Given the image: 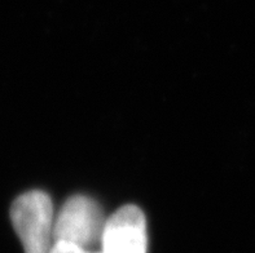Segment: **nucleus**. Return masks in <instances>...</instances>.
<instances>
[{
  "label": "nucleus",
  "mask_w": 255,
  "mask_h": 253,
  "mask_svg": "<svg viewBox=\"0 0 255 253\" xmlns=\"http://www.w3.org/2000/svg\"><path fill=\"white\" fill-rule=\"evenodd\" d=\"M107 220L94 199L71 196L55 220V242H66L88 250L101 242Z\"/></svg>",
  "instance_id": "obj_2"
},
{
  "label": "nucleus",
  "mask_w": 255,
  "mask_h": 253,
  "mask_svg": "<svg viewBox=\"0 0 255 253\" xmlns=\"http://www.w3.org/2000/svg\"><path fill=\"white\" fill-rule=\"evenodd\" d=\"M10 220L25 253H51L56 218L45 192L32 190L19 195L10 207Z\"/></svg>",
  "instance_id": "obj_1"
},
{
  "label": "nucleus",
  "mask_w": 255,
  "mask_h": 253,
  "mask_svg": "<svg viewBox=\"0 0 255 253\" xmlns=\"http://www.w3.org/2000/svg\"><path fill=\"white\" fill-rule=\"evenodd\" d=\"M103 253H146L145 216L136 205H125L105 222L101 237Z\"/></svg>",
  "instance_id": "obj_3"
},
{
  "label": "nucleus",
  "mask_w": 255,
  "mask_h": 253,
  "mask_svg": "<svg viewBox=\"0 0 255 253\" xmlns=\"http://www.w3.org/2000/svg\"><path fill=\"white\" fill-rule=\"evenodd\" d=\"M51 253H92L86 248H82L75 244L66 243V242H55L53 247H52ZM103 253V252H96Z\"/></svg>",
  "instance_id": "obj_4"
}]
</instances>
